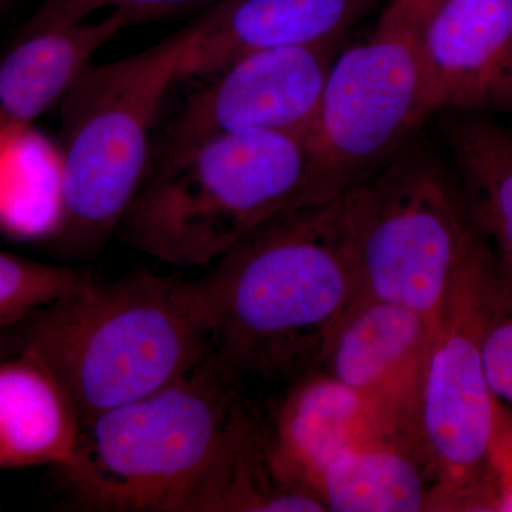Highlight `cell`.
<instances>
[{
    "mask_svg": "<svg viewBox=\"0 0 512 512\" xmlns=\"http://www.w3.org/2000/svg\"><path fill=\"white\" fill-rule=\"evenodd\" d=\"M214 355L234 372H284L318 357L359 295L340 195L264 222L192 281Z\"/></svg>",
    "mask_w": 512,
    "mask_h": 512,
    "instance_id": "obj_1",
    "label": "cell"
},
{
    "mask_svg": "<svg viewBox=\"0 0 512 512\" xmlns=\"http://www.w3.org/2000/svg\"><path fill=\"white\" fill-rule=\"evenodd\" d=\"M22 348L66 387L83 424L187 376L214 353L192 281L140 271L90 282L30 316Z\"/></svg>",
    "mask_w": 512,
    "mask_h": 512,
    "instance_id": "obj_2",
    "label": "cell"
},
{
    "mask_svg": "<svg viewBox=\"0 0 512 512\" xmlns=\"http://www.w3.org/2000/svg\"><path fill=\"white\" fill-rule=\"evenodd\" d=\"M212 353L187 376L83 424L64 483L89 510L195 512L242 407Z\"/></svg>",
    "mask_w": 512,
    "mask_h": 512,
    "instance_id": "obj_3",
    "label": "cell"
},
{
    "mask_svg": "<svg viewBox=\"0 0 512 512\" xmlns=\"http://www.w3.org/2000/svg\"><path fill=\"white\" fill-rule=\"evenodd\" d=\"M190 45L187 26L156 45L90 63L60 101L57 217L60 251H100L136 198L150 164L154 127Z\"/></svg>",
    "mask_w": 512,
    "mask_h": 512,
    "instance_id": "obj_4",
    "label": "cell"
},
{
    "mask_svg": "<svg viewBox=\"0 0 512 512\" xmlns=\"http://www.w3.org/2000/svg\"><path fill=\"white\" fill-rule=\"evenodd\" d=\"M305 137L221 134L158 158L121 231L138 251L183 268H210L249 232L302 207Z\"/></svg>",
    "mask_w": 512,
    "mask_h": 512,
    "instance_id": "obj_5",
    "label": "cell"
},
{
    "mask_svg": "<svg viewBox=\"0 0 512 512\" xmlns=\"http://www.w3.org/2000/svg\"><path fill=\"white\" fill-rule=\"evenodd\" d=\"M360 292L436 325L448 289L484 241L456 174L414 138L399 156L340 195Z\"/></svg>",
    "mask_w": 512,
    "mask_h": 512,
    "instance_id": "obj_6",
    "label": "cell"
},
{
    "mask_svg": "<svg viewBox=\"0 0 512 512\" xmlns=\"http://www.w3.org/2000/svg\"><path fill=\"white\" fill-rule=\"evenodd\" d=\"M420 29L379 20L336 57L305 137L302 207L338 198L409 146L433 116Z\"/></svg>",
    "mask_w": 512,
    "mask_h": 512,
    "instance_id": "obj_7",
    "label": "cell"
},
{
    "mask_svg": "<svg viewBox=\"0 0 512 512\" xmlns=\"http://www.w3.org/2000/svg\"><path fill=\"white\" fill-rule=\"evenodd\" d=\"M487 241L458 271L434 325L421 386L417 444L436 485V510L493 511L488 460L497 399L480 352Z\"/></svg>",
    "mask_w": 512,
    "mask_h": 512,
    "instance_id": "obj_8",
    "label": "cell"
},
{
    "mask_svg": "<svg viewBox=\"0 0 512 512\" xmlns=\"http://www.w3.org/2000/svg\"><path fill=\"white\" fill-rule=\"evenodd\" d=\"M345 40L261 50L202 79L174 119L154 134L150 163L221 134L306 137Z\"/></svg>",
    "mask_w": 512,
    "mask_h": 512,
    "instance_id": "obj_9",
    "label": "cell"
},
{
    "mask_svg": "<svg viewBox=\"0 0 512 512\" xmlns=\"http://www.w3.org/2000/svg\"><path fill=\"white\" fill-rule=\"evenodd\" d=\"M433 330L420 313L359 292L323 336L316 357L322 372L362 394L399 440L417 451V416Z\"/></svg>",
    "mask_w": 512,
    "mask_h": 512,
    "instance_id": "obj_10",
    "label": "cell"
},
{
    "mask_svg": "<svg viewBox=\"0 0 512 512\" xmlns=\"http://www.w3.org/2000/svg\"><path fill=\"white\" fill-rule=\"evenodd\" d=\"M433 113H512V0H441L421 25Z\"/></svg>",
    "mask_w": 512,
    "mask_h": 512,
    "instance_id": "obj_11",
    "label": "cell"
},
{
    "mask_svg": "<svg viewBox=\"0 0 512 512\" xmlns=\"http://www.w3.org/2000/svg\"><path fill=\"white\" fill-rule=\"evenodd\" d=\"M380 0H214L187 25L181 82L207 79L239 57L346 36Z\"/></svg>",
    "mask_w": 512,
    "mask_h": 512,
    "instance_id": "obj_12",
    "label": "cell"
},
{
    "mask_svg": "<svg viewBox=\"0 0 512 512\" xmlns=\"http://www.w3.org/2000/svg\"><path fill=\"white\" fill-rule=\"evenodd\" d=\"M269 440L282 473L311 493L323 468L346 451L380 441L403 443L369 400L325 372L292 390Z\"/></svg>",
    "mask_w": 512,
    "mask_h": 512,
    "instance_id": "obj_13",
    "label": "cell"
},
{
    "mask_svg": "<svg viewBox=\"0 0 512 512\" xmlns=\"http://www.w3.org/2000/svg\"><path fill=\"white\" fill-rule=\"evenodd\" d=\"M141 19L113 10L103 19L20 28L0 57V137L19 133L62 101L101 47Z\"/></svg>",
    "mask_w": 512,
    "mask_h": 512,
    "instance_id": "obj_14",
    "label": "cell"
},
{
    "mask_svg": "<svg viewBox=\"0 0 512 512\" xmlns=\"http://www.w3.org/2000/svg\"><path fill=\"white\" fill-rule=\"evenodd\" d=\"M82 420L66 387L28 349L0 359V471L69 466Z\"/></svg>",
    "mask_w": 512,
    "mask_h": 512,
    "instance_id": "obj_15",
    "label": "cell"
},
{
    "mask_svg": "<svg viewBox=\"0 0 512 512\" xmlns=\"http://www.w3.org/2000/svg\"><path fill=\"white\" fill-rule=\"evenodd\" d=\"M335 512L436 510V485L419 451L399 441H380L330 461L312 487Z\"/></svg>",
    "mask_w": 512,
    "mask_h": 512,
    "instance_id": "obj_16",
    "label": "cell"
},
{
    "mask_svg": "<svg viewBox=\"0 0 512 512\" xmlns=\"http://www.w3.org/2000/svg\"><path fill=\"white\" fill-rule=\"evenodd\" d=\"M443 124L471 220L512 278V130L484 114Z\"/></svg>",
    "mask_w": 512,
    "mask_h": 512,
    "instance_id": "obj_17",
    "label": "cell"
},
{
    "mask_svg": "<svg viewBox=\"0 0 512 512\" xmlns=\"http://www.w3.org/2000/svg\"><path fill=\"white\" fill-rule=\"evenodd\" d=\"M92 281V276L79 269L0 251V329L22 325L36 312L82 291Z\"/></svg>",
    "mask_w": 512,
    "mask_h": 512,
    "instance_id": "obj_18",
    "label": "cell"
},
{
    "mask_svg": "<svg viewBox=\"0 0 512 512\" xmlns=\"http://www.w3.org/2000/svg\"><path fill=\"white\" fill-rule=\"evenodd\" d=\"M480 352L491 393L512 409V278L494 254L481 299Z\"/></svg>",
    "mask_w": 512,
    "mask_h": 512,
    "instance_id": "obj_19",
    "label": "cell"
},
{
    "mask_svg": "<svg viewBox=\"0 0 512 512\" xmlns=\"http://www.w3.org/2000/svg\"><path fill=\"white\" fill-rule=\"evenodd\" d=\"M214 0H43L23 28H53L89 20L100 10H126L143 22L168 16L180 10L211 3Z\"/></svg>",
    "mask_w": 512,
    "mask_h": 512,
    "instance_id": "obj_20",
    "label": "cell"
},
{
    "mask_svg": "<svg viewBox=\"0 0 512 512\" xmlns=\"http://www.w3.org/2000/svg\"><path fill=\"white\" fill-rule=\"evenodd\" d=\"M488 478L493 511H512V409L498 400Z\"/></svg>",
    "mask_w": 512,
    "mask_h": 512,
    "instance_id": "obj_21",
    "label": "cell"
},
{
    "mask_svg": "<svg viewBox=\"0 0 512 512\" xmlns=\"http://www.w3.org/2000/svg\"><path fill=\"white\" fill-rule=\"evenodd\" d=\"M441 0H393L382 15V20L420 29Z\"/></svg>",
    "mask_w": 512,
    "mask_h": 512,
    "instance_id": "obj_22",
    "label": "cell"
},
{
    "mask_svg": "<svg viewBox=\"0 0 512 512\" xmlns=\"http://www.w3.org/2000/svg\"><path fill=\"white\" fill-rule=\"evenodd\" d=\"M8 2H10V0H0V8H2V6H5Z\"/></svg>",
    "mask_w": 512,
    "mask_h": 512,
    "instance_id": "obj_23",
    "label": "cell"
},
{
    "mask_svg": "<svg viewBox=\"0 0 512 512\" xmlns=\"http://www.w3.org/2000/svg\"><path fill=\"white\" fill-rule=\"evenodd\" d=\"M0 359H2V357H0Z\"/></svg>",
    "mask_w": 512,
    "mask_h": 512,
    "instance_id": "obj_24",
    "label": "cell"
}]
</instances>
